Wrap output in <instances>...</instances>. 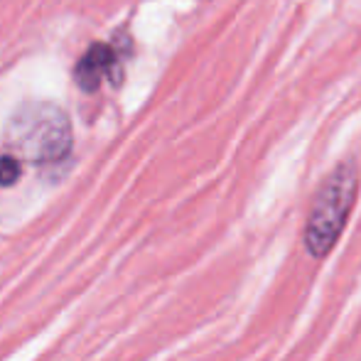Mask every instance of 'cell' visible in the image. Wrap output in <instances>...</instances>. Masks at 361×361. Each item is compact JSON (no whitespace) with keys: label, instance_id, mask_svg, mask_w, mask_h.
Returning <instances> with one entry per match:
<instances>
[{"label":"cell","instance_id":"6da1fadb","mask_svg":"<svg viewBox=\"0 0 361 361\" xmlns=\"http://www.w3.org/2000/svg\"><path fill=\"white\" fill-rule=\"evenodd\" d=\"M359 195V170L352 160L337 165L319 185L305 224L302 243L312 258H324L339 241Z\"/></svg>","mask_w":361,"mask_h":361},{"label":"cell","instance_id":"7a4b0ae2","mask_svg":"<svg viewBox=\"0 0 361 361\" xmlns=\"http://www.w3.org/2000/svg\"><path fill=\"white\" fill-rule=\"evenodd\" d=\"M13 143L39 162H57L72 147L67 116L47 104L27 106L13 118L10 126Z\"/></svg>","mask_w":361,"mask_h":361},{"label":"cell","instance_id":"3957f363","mask_svg":"<svg viewBox=\"0 0 361 361\" xmlns=\"http://www.w3.org/2000/svg\"><path fill=\"white\" fill-rule=\"evenodd\" d=\"M104 76H111V79L116 76L118 79L121 57L116 52V47H111V44H91L84 57L79 59V64H76L74 79L84 91H94Z\"/></svg>","mask_w":361,"mask_h":361},{"label":"cell","instance_id":"277c9868","mask_svg":"<svg viewBox=\"0 0 361 361\" xmlns=\"http://www.w3.org/2000/svg\"><path fill=\"white\" fill-rule=\"evenodd\" d=\"M20 180V160L13 155H0V187H10Z\"/></svg>","mask_w":361,"mask_h":361}]
</instances>
